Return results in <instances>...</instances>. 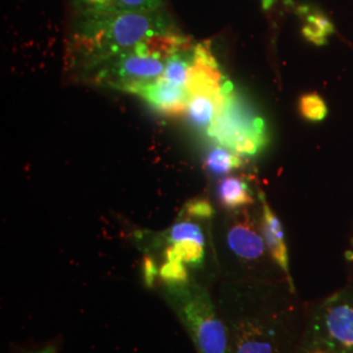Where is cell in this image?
Returning a JSON list of instances; mask_svg holds the SVG:
<instances>
[{"label": "cell", "instance_id": "1", "mask_svg": "<svg viewBox=\"0 0 353 353\" xmlns=\"http://www.w3.org/2000/svg\"><path fill=\"white\" fill-rule=\"evenodd\" d=\"M214 296L230 353H294L306 306L288 279L220 280Z\"/></svg>", "mask_w": 353, "mask_h": 353}, {"label": "cell", "instance_id": "2", "mask_svg": "<svg viewBox=\"0 0 353 353\" xmlns=\"http://www.w3.org/2000/svg\"><path fill=\"white\" fill-rule=\"evenodd\" d=\"M212 204L195 198L185 204L174 224L164 232H140L144 252L143 280L154 290L161 284L195 283L212 290L220 281L216 252L210 248L208 225Z\"/></svg>", "mask_w": 353, "mask_h": 353}, {"label": "cell", "instance_id": "10", "mask_svg": "<svg viewBox=\"0 0 353 353\" xmlns=\"http://www.w3.org/2000/svg\"><path fill=\"white\" fill-rule=\"evenodd\" d=\"M258 198L261 202V230L265 240V248L270 252L274 263L278 265L284 276L294 284L290 274V254L285 242L284 229L276 214L272 211L265 199V192L259 190Z\"/></svg>", "mask_w": 353, "mask_h": 353}, {"label": "cell", "instance_id": "17", "mask_svg": "<svg viewBox=\"0 0 353 353\" xmlns=\"http://www.w3.org/2000/svg\"><path fill=\"white\" fill-rule=\"evenodd\" d=\"M299 110L303 119L321 122L327 117V105L318 93H306L300 97Z\"/></svg>", "mask_w": 353, "mask_h": 353}, {"label": "cell", "instance_id": "20", "mask_svg": "<svg viewBox=\"0 0 353 353\" xmlns=\"http://www.w3.org/2000/svg\"><path fill=\"white\" fill-rule=\"evenodd\" d=\"M279 1H283L284 4H288V6L294 7L293 0H261V4H262L265 11H270V10H272L278 4Z\"/></svg>", "mask_w": 353, "mask_h": 353}, {"label": "cell", "instance_id": "6", "mask_svg": "<svg viewBox=\"0 0 353 353\" xmlns=\"http://www.w3.org/2000/svg\"><path fill=\"white\" fill-rule=\"evenodd\" d=\"M296 351L353 353V285L306 307L303 335Z\"/></svg>", "mask_w": 353, "mask_h": 353}, {"label": "cell", "instance_id": "3", "mask_svg": "<svg viewBox=\"0 0 353 353\" xmlns=\"http://www.w3.org/2000/svg\"><path fill=\"white\" fill-rule=\"evenodd\" d=\"M176 29L164 10L77 11L68 46L70 64L76 71L84 72L102 61L132 50L145 38Z\"/></svg>", "mask_w": 353, "mask_h": 353}, {"label": "cell", "instance_id": "9", "mask_svg": "<svg viewBox=\"0 0 353 353\" xmlns=\"http://www.w3.org/2000/svg\"><path fill=\"white\" fill-rule=\"evenodd\" d=\"M233 88V83L225 77L219 67L211 49V42L204 41L195 43L186 83L189 97L195 94L223 97Z\"/></svg>", "mask_w": 353, "mask_h": 353}, {"label": "cell", "instance_id": "15", "mask_svg": "<svg viewBox=\"0 0 353 353\" xmlns=\"http://www.w3.org/2000/svg\"><path fill=\"white\" fill-rule=\"evenodd\" d=\"M242 157L239 153L230 151L227 147L216 144L204 161L207 172L216 176H225L242 166Z\"/></svg>", "mask_w": 353, "mask_h": 353}, {"label": "cell", "instance_id": "12", "mask_svg": "<svg viewBox=\"0 0 353 353\" xmlns=\"http://www.w3.org/2000/svg\"><path fill=\"white\" fill-rule=\"evenodd\" d=\"M216 198L219 204L230 211L249 208L255 203L249 181L242 176H225L216 186Z\"/></svg>", "mask_w": 353, "mask_h": 353}, {"label": "cell", "instance_id": "19", "mask_svg": "<svg viewBox=\"0 0 353 353\" xmlns=\"http://www.w3.org/2000/svg\"><path fill=\"white\" fill-rule=\"evenodd\" d=\"M77 11H112L113 0H75Z\"/></svg>", "mask_w": 353, "mask_h": 353}, {"label": "cell", "instance_id": "5", "mask_svg": "<svg viewBox=\"0 0 353 353\" xmlns=\"http://www.w3.org/2000/svg\"><path fill=\"white\" fill-rule=\"evenodd\" d=\"M161 296L186 330L196 353H230L227 325L219 312L212 290L201 284H161Z\"/></svg>", "mask_w": 353, "mask_h": 353}, {"label": "cell", "instance_id": "21", "mask_svg": "<svg viewBox=\"0 0 353 353\" xmlns=\"http://www.w3.org/2000/svg\"><path fill=\"white\" fill-rule=\"evenodd\" d=\"M347 261L350 263V272H351V284L353 285V252L347 254Z\"/></svg>", "mask_w": 353, "mask_h": 353}, {"label": "cell", "instance_id": "14", "mask_svg": "<svg viewBox=\"0 0 353 353\" xmlns=\"http://www.w3.org/2000/svg\"><path fill=\"white\" fill-rule=\"evenodd\" d=\"M224 96L223 97H212V96H205V94L191 96L189 105H188V110H186V115H188L190 123L198 131H203L207 134L210 127L212 126V123H214V117L217 114L221 102L224 100Z\"/></svg>", "mask_w": 353, "mask_h": 353}, {"label": "cell", "instance_id": "23", "mask_svg": "<svg viewBox=\"0 0 353 353\" xmlns=\"http://www.w3.org/2000/svg\"><path fill=\"white\" fill-rule=\"evenodd\" d=\"M294 353H323L319 351H294Z\"/></svg>", "mask_w": 353, "mask_h": 353}, {"label": "cell", "instance_id": "16", "mask_svg": "<svg viewBox=\"0 0 353 353\" xmlns=\"http://www.w3.org/2000/svg\"><path fill=\"white\" fill-rule=\"evenodd\" d=\"M194 46L190 48L188 50L179 51V52H176V54L166 59L164 74L161 76L164 80L174 84L176 87L186 88L190 65L192 62Z\"/></svg>", "mask_w": 353, "mask_h": 353}, {"label": "cell", "instance_id": "11", "mask_svg": "<svg viewBox=\"0 0 353 353\" xmlns=\"http://www.w3.org/2000/svg\"><path fill=\"white\" fill-rule=\"evenodd\" d=\"M137 96L148 102L154 110L168 117L186 114L190 100L188 89L176 87L163 77L138 90Z\"/></svg>", "mask_w": 353, "mask_h": 353}, {"label": "cell", "instance_id": "4", "mask_svg": "<svg viewBox=\"0 0 353 353\" xmlns=\"http://www.w3.org/2000/svg\"><path fill=\"white\" fill-rule=\"evenodd\" d=\"M221 234L224 254L216 256L220 280L285 278L265 248L261 219L254 217L248 208L230 211Z\"/></svg>", "mask_w": 353, "mask_h": 353}, {"label": "cell", "instance_id": "8", "mask_svg": "<svg viewBox=\"0 0 353 353\" xmlns=\"http://www.w3.org/2000/svg\"><path fill=\"white\" fill-rule=\"evenodd\" d=\"M165 62L132 49L102 61L81 74L94 84L137 94L163 76Z\"/></svg>", "mask_w": 353, "mask_h": 353}, {"label": "cell", "instance_id": "7", "mask_svg": "<svg viewBox=\"0 0 353 353\" xmlns=\"http://www.w3.org/2000/svg\"><path fill=\"white\" fill-rule=\"evenodd\" d=\"M207 135L241 156H256L268 141L265 121L234 88L224 96Z\"/></svg>", "mask_w": 353, "mask_h": 353}, {"label": "cell", "instance_id": "13", "mask_svg": "<svg viewBox=\"0 0 353 353\" xmlns=\"http://www.w3.org/2000/svg\"><path fill=\"white\" fill-rule=\"evenodd\" d=\"M294 11L303 20V37L316 46L327 43V39L335 32V26L325 13L310 4H294Z\"/></svg>", "mask_w": 353, "mask_h": 353}, {"label": "cell", "instance_id": "22", "mask_svg": "<svg viewBox=\"0 0 353 353\" xmlns=\"http://www.w3.org/2000/svg\"><path fill=\"white\" fill-rule=\"evenodd\" d=\"M32 353H58L57 352V350H55V347L54 345H48V347H43V348H41V350H38V351H34V352Z\"/></svg>", "mask_w": 353, "mask_h": 353}, {"label": "cell", "instance_id": "18", "mask_svg": "<svg viewBox=\"0 0 353 353\" xmlns=\"http://www.w3.org/2000/svg\"><path fill=\"white\" fill-rule=\"evenodd\" d=\"M164 10V0H113L112 11L151 12Z\"/></svg>", "mask_w": 353, "mask_h": 353}]
</instances>
